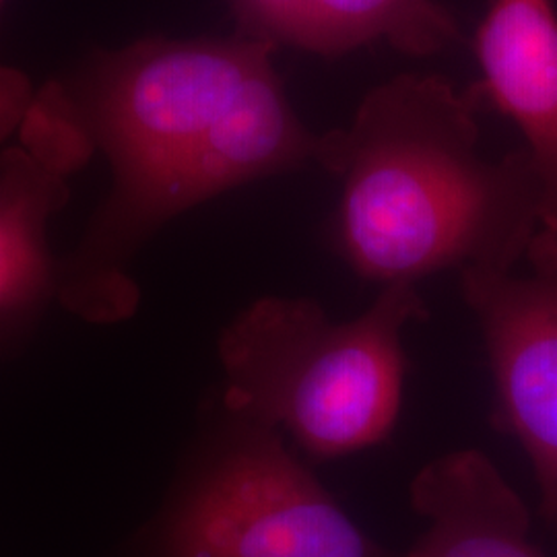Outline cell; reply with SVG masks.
<instances>
[{"label":"cell","mask_w":557,"mask_h":557,"mask_svg":"<svg viewBox=\"0 0 557 557\" xmlns=\"http://www.w3.org/2000/svg\"><path fill=\"white\" fill-rule=\"evenodd\" d=\"M275 50L238 34L143 38L41 85L38 98L114 172L91 248L128 246L225 190L317 161L320 137L287 100Z\"/></svg>","instance_id":"6da1fadb"},{"label":"cell","mask_w":557,"mask_h":557,"mask_svg":"<svg viewBox=\"0 0 557 557\" xmlns=\"http://www.w3.org/2000/svg\"><path fill=\"white\" fill-rule=\"evenodd\" d=\"M478 96L434 75L372 89L347 128L320 137L317 163L341 178L338 252L359 277L418 283L440 271H512L541 225L527 151L478 153Z\"/></svg>","instance_id":"7a4b0ae2"},{"label":"cell","mask_w":557,"mask_h":557,"mask_svg":"<svg viewBox=\"0 0 557 557\" xmlns=\"http://www.w3.org/2000/svg\"><path fill=\"white\" fill-rule=\"evenodd\" d=\"M425 317L413 283L384 285L347 322H333L314 299H257L221 335L225 411L285 432L312 458L382 444L403 403V331Z\"/></svg>","instance_id":"3957f363"},{"label":"cell","mask_w":557,"mask_h":557,"mask_svg":"<svg viewBox=\"0 0 557 557\" xmlns=\"http://www.w3.org/2000/svg\"><path fill=\"white\" fill-rule=\"evenodd\" d=\"M161 527L158 557H397L368 537L281 434L238 419Z\"/></svg>","instance_id":"277c9868"},{"label":"cell","mask_w":557,"mask_h":557,"mask_svg":"<svg viewBox=\"0 0 557 557\" xmlns=\"http://www.w3.org/2000/svg\"><path fill=\"white\" fill-rule=\"evenodd\" d=\"M524 259L527 273L462 271L460 289L490 358L492 423L527 453L539 512L557 531V223L539 225Z\"/></svg>","instance_id":"5b68a950"},{"label":"cell","mask_w":557,"mask_h":557,"mask_svg":"<svg viewBox=\"0 0 557 557\" xmlns=\"http://www.w3.org/2000/svg\"><path fill=\"white\" fill-rule=\"evenodd\" d=\"M473 89L517 124L541 186V225L557 223V11L552 0H492L475 40Z\"/></svg>","instance_id":"8992f818"},{"label":"cell","mask_w":557,"mask_h":557,"mask_svg":"<svg viewBox=\"0 0 557 557\" xmlns=\"http://www.w3.org/2000/svg\"><path fill=\"white\" fill-rule=\"evenodd\" d=\"M411 506L425 529L397 557H547L529 541L522 498L473 448L428 462L411 481Z\"/></svg>","instance_id":"52a82bcc"},{"label":"cell","mask_w":557,"mask_h":557,"mask_svg":"<svg viewBox=\"0 0 557 557\" xmlns=\"http://www.w3.org/2000/svg\"><path fill=\"white\" fill-rule=\"evenodd\" d=\"M69 176L21 139L0 153V312L48 292L54 267L46 232L69 200Z\"/></svg>","instance_id":"ba28073f"},{"label":"cell","mask_w":557,"mask_h":557,"mask_svg":"<svg viewBox=\"0 0 557 557\" xmlns=\"http://www.w3.org/2000/svg\"><path fill=\"white\" fill-rule=\"evenodd\" d=\"M376 40L423 57L460 40V32L434 0H308L298 48L337 57Z\"/></svg>","instance_id":"9c48e42d"},{"label":"cell","mask_w":557,"mask_h":557,"mask_svg":"<svg viewBox=\"0 0 557 557\" xmlns=\"http://www.w3.org/2000/svg\"><path fill=\"white\" fill-rule=\"evenodd\" d=\"M236 32L271 46H299L308 0H230Z\"/></svg>","instance_id":"30bf717a"},{"label":"cell","mask_w":557,"mask_h":557,"mask_svg":"<svg viewBox=\"0 0 557 557\" xmlns=\"http://www.w3.org/2000/svg\"><path fill=\"white\" fill-rule=\"evenodd\" d=\"M2 4L4 0H0V13ZM34 98L36 89L29 77L21 73L20 69L0 62V143L20 133Z\"/></svg>","instance_id":"8fae6325"}]
</instances>
